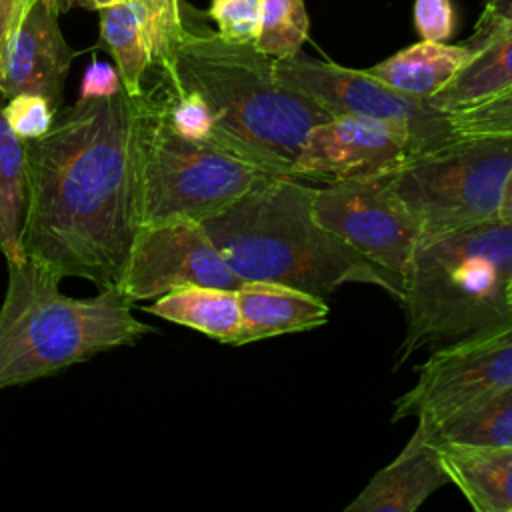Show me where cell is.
I'll return each instance as SVG.
<instances>
[{
    "label": "cell",
    "mask_w": 512,
    "mask_h": 512,
    "mask_svg": "<svg viewBox=\"0 0 512 512\" xmlns=\"http://www.w3.org/2000/svg\"><path fill=\"white\" fill-rule=\"evenodd\" d=\"M166 96L78 98L26 142V260L116 288L142 228L144 160Z\"/></svg>",
    "instance_id": "1"
},
{
    "label": "cell",
    "mask_w": 512,
    "mask_h": 512,
    "mask_svg": "<svg viewBox=\"0 0 512 512\" xmlns=\"http://www.w3.org/2000/svg\"><path fill=\"white\" fill-rule=\"evenodd\" d=\"M164 82L172 92H198L216 118L212 144L268 174L292 176L308 132L330 118L312 98L278 78L274 58L254 44L188 26L186 16L172 74Z\"/></svg>",
    "instance_id": "2"
},
{
    "label": "cell",
    "mask_w": 512,
    "mask_h": 512,
    "mask_svg": "<svg viewBox=\"0 0 512 512\" xmlns=\"http://www.w3.org/2000/svg\"><path fill=\"white\" fill-rule=\"evenodd\" d=\"M312 194L294 176L264 174L200 224L244 282L288 284L320 296L350 282L372 284L400 300L402 280L328 232L314 216Z\"/></svg>",
    "instance_id": "3"
},
{
    "label": "cell",
    "mask_w": 512,
    "mask_h": 512,
    "mask_svg": "<svg viewBox=\"0 0 512 512\" xmlns=\"http://www.w3.org/2000/svg\"><path fill=\"white\" fill-rule=\"evenodd\" d=\"M510 282L512 222L494 218L422 238L402 276L406 328L394 368L422 348L512 320Z\"/></svg>",
    "instance_id": "4"
},
{
    "label": "cell",
    "mask_w": 512,
    "mask_h": 512,
    "mask_svg": "<svg viewBox=\"0 0 512 512\" xmlns=\"http://www.w3.org/2000/svg\"><path fill=\"white\" fill-rule=\"evenodd\" d=\"M8 264L0 306V390L20 386L154 332L118 288L90 298L60 292L62 278L30 260Z\"/></svg>",
    "instance_id": "5"
},
{
    "label": "cell",
    "mask_w": 512,
    "mask_h": 512,
    "mask_svg": "<svg viewBox=\"0 0 512 512\" xmlns=\"http://www.w3.org/2000/svg\"><path fill=\"white\" fill-rule=\"evenodd\" d=\"M512 170V134H460L414 154L392 182L416 216L422 238L500 218L504 184Z\"/></svg>",
    "instance_id": "6"
},
{
    "label": "cell",
    "mask_w": 512,
    "mask_h": 512,
    "mask_svg": "<svg viewBox=\"0 0 512 512\" xmlns=\"http://www.w3.org/2000/svg\"><path fill=\"white\" fill-rule=\"evenodd\" d=\"M164 108L146 148L142 226L170 218L204 222L268 174L212 142L174 134L166 124Z\"/></svg>",
    "instance_id": "7"
},
{
    "label": "cell",
    "mask_w": 512,
    "mask_h": 512,
    "mask_svg": "<svg viewBox=\"0 0 512 512\" xmlns=\"http://www.w3.org/2000/svg\"><path fill=\"white\" fill-rule=\"evenodd\" d=\"M274 66L286 86L312 98L330 116L354 114L400 126L412 134L420 152L444 146L460 136L450 114L428 100L386 86L366 70L308 58L302 52L276 58Z\"/></svg>",
    "instance_id": "8"
},
{
    "label": "cell",
    "mask_w": 512,
    "mask_h": 512,
    "mask_svg": "<svg viewBox=\"0 0 512 512\" xmlns=\"http://www.w3.org/2000/svg\"><path fill=\"white\" fill-rule=\"evenodd\" d=\"M512 386V320L434 348L414 386L394 402L392 420L416 416L426 428Z\"/></svg>",
    "instance_id": "9"
},
{
    "label": "cell",
    "mask_w": 512,
    "mask_h": 512,
    "mask_svg": "<svg viewBox=\"0 0 512 512\" xmlns=\"http://www.w3.org/2000/svg\"><path fill=\"white\" fill-rule=\"evenodd\" d=\"M312 210L338 240L402 280L422 228L398 196L392 172L314 188Z\"/></svg>",
    "instance_id": "10"
},
{
    "label": "cell",
    "mask_w": 512,
    "mask_h": 512,
    "mask_svg": "<svg viewBox=\"0 0 512 512\" xmlns=\"http://www.w3.org/2000/svg\"><path fill=\"white\" fill-rule=\"evenodd\" d=\"M242 284L200 222L170 218L140 228L116 288L142 302L186 286L236 290Z\"/></svg>",
    "instance_id": "11"
},
{
    "label": "cell",
    "mask_w": 512,
    "mask_h": 512,
    "mask_svg": "<svg viewBox=\"0 0 512 512\" xmlns=\"http://www.w3.org/2000/svg\"><path fill=\"white\" fill-rule=\"evenodd\" d=\"M412 134L400 126L336 114L314 126L294 162L292 176L352 180L382 176L398 170L418 154Z\"/></svg>",
    "instance_id": "12"
},
{
    "label": "cell",
    "mask_w": 512,
    "mask_h": 512,
    "mask_svg": "<svg viewBox=\"0 0 512 512\" xmlns=\"http://www.w3.org/2000/svg\"><path fill=\"white\" fill-rule=\"evenodd\" d=\"M58 18L46 0H36L10 36L0 66L4 100L24 92L38 94L58 112L68 70L78 56L66 42Z\"/></svg>",
    "instance_id": "13"
},
{
    "label": "cell",
    "mask_w": 512,
    "mask_h": 512,
    "mask_svg": "<svg viewBox=\"0 0 512 512\" xmlns=\"http://www.w3.org/2000/svg\"><path fill=\"white\" fill-rule=\"evenodd\" d=\"M446 482L448 476L438 460L434 442L428 438L424 426L416 424L414 434L400 454L380 468L344 510L414 512Z\"/></svg>",
    "instance_id": "14"
},
{
    "label": "cell",
    "mask_w": 512,
    "mask_h": 512,
    "mask_svg": "<svg viewBox=\"0 0 512 512\" xmlns=\"http://www.w3.org/2000/svg\"><path fill=\"white\" fill-rule=\"evenodd\" d=\"M240 306V344L282 334L306 332L328 322L324 296L276 282H244L236 288Z\"/></svg>",
    "instance_id": "15"
},
{
    "label": "cell",
    "mask_w": 512,
    "mask_h": 512,
    "mask_svg": "<svg viewBox=\"0 0 512 512\" xmlns=\"http://www.w3.org/2000/svg\"><path fill=\"white\" fill-rule=\"evenodd\" d=\"M434 446L448 482L476 512H512V446Z\"/></svg>",
    "instance_id": "16"
},
{
    "label": "cell",
    "mask_w": 512,
    "mask_h": 512,
    "mask_svg": "<svg viewBox=\"0 0 512 512\" xmlns=\"http://www.w3.org/2000/svg\"><path fill=\"white\" fill-rule=\"evenodd\" d=\"M470 56L472 52L464 44L420 40L366 72L402 94L428 100L460 72Z\"/></svg>",
    "instance_id": "17"
},
{
    "label": "cell",
    "mask_w": 512,
    "mask_h": 512,
    "mask_svg": "<svg viewBox=\"0 0 512 512\" xmlns=\"http://www.w3.org/2000/svg\"><path fill=\"white\" fill-rule=\"evenodd\" d=\"M162 320L188 326L222 344L240 346V306L236 290L216 286H186L154 298L144 308Z\"/></svg>",
    "instance_id": "18"
},
{
    "label": "cell",
    "mask_w": 512,
    "mask_h": 512,
    "mask_svg": "<svg viewBox=\"0 0 512 512\" xmlns=\"http://www.w3.org/2000/svg\"><path fill=\"white\" fill-rule=\"evenodd\" d=\"M512 88V30L482 46L428 102L446 114L478 106Z\"/></svg>",
    "instance_id": "19"
},
{
    "label": "cell",
    "mask_w": 512,
    "mask_h": 512,
    "mask_svg": "<svg viewBox=\"0 0 512 512\" xmlns=\"http://www.w3.org/2000/svg\"><path fill=\"white\" fill-rule=\"evenodd\" d=\"M28 204L26 142L10 128L0 94V254L6 262H26L22 232Z\"/></svg>",
    "instance_id": "20"
},
{
    "label": "cell",
    "mask_w": 512,
    "mask_h": 512,
    "mask_svg": "<svg viewBox=\"0 0 512 512\" xmlns=\"http://www.w3.org/2000/svg\"><path fill=\"white\" fill-rule=\"evenodd\" d=\"M424 430L432 442L512 446V386L468 404L436 426H424Z\"/></svg>",
    "instance_id": "21"
},
{
    "label": "cell",
    "mask_w": 512,
    "mask_h": 512,
    "mask_svg": "<svg viewBox=\"0 0 512 512\" xmlns=\"http://www.w3.org/2000/svg\"><path fill=\"white\" fill-rule=\"evenodd\" d=\"M310 20L304 0H260V26L254 46L270 58H290L308 40Z\"/></svg>",
    "instance_id": "22"
},
{
    "label": "cell",
    "mask_w": 512,
    "mask_h": 512,
    "mask_svg": "<svg viewBox=\"0 0 512 512\" xmlns=\"http://www.w3.org/2000/svg\"><path fill=\"white\" fill-rule=\"evenodd\" d=\"M164 118L170 130L182 138L194 140V142H212L216 118L208 102L198 92L194 90L172 92L168 88Z\"/></svg>",
    "instance_id": "23"
},
{
    "label": "cell",
    "mask_w": 512,
    "mask_h": 512,
    "mask_svg": "<svg viewBox=\"0 0 512 512\" xmlns=\"http://www.w3.org/2000/svg\"><path fill=\"white\" fill-rule=\"evenodd\" d=\"M458 134H512V88L466 110L450 114Z\"/></svg>",
    "instance_id": "24"
},
{
    "label": "cell",
    "mask_w": 512,
    "mask_h": 512,
    "mask_svg": "<svg viewBox=\"0 0 512 512\" xmlns=\"http://www.w3.org/2000/svg\"><path fill=\"white\" fill-rule=\"evenodd\" d=\"M208 16L216 32L232 42L254 44L260 26V0H210Z\"/></svg>",
    "instance_id": "25"
},
{
    "label": "cell",
    "mask_w": 512,
    "mask_h": 512,
    "mask_svg": "<svg viewBox=\"0 0 512 512\" xmlns=\"http://www.w3.org/2000/svg\"><path fill=\"white\" fill-rule=\"evenodd\" d=\"M4 116L10 128L24 142H30L50 130L56 110L44 96L24 92L4 100Z\"/></svg>",
    "instance_id": "26"
},
{
    "label": "cell",
    "mask_w": 512,
    "mask_h": 512,
    "mask_svg": "<svg viewBox=\"0 0 512 512\" xmlns=\"http://www.w3.org/2000/svg\"><path fill=\"white\" fill-rule=\"evenodd\" d=\"M414 26L422 40L446 42L454 32V10L450 0H416Z\"/></svg>",
    "instance_id": "27"
},
{
    "label": "cell",
    "mask_w": 512,
    "mask_h": 512,
    "mask_svg": "<svg viewBox=\"0 0 512 512\" xmlns=\"http://www.w3.org/2000/svg\"><path fill=\"white\" fill-rule=\"evenodd\" d=\"M508 30H512V0H486L476 28L464 46L474 54Z\"/></svg>",
    "instance_id": "28"
},
{
    "label": "cell",
    "mask_w": 512,
    "mask_h": 512,
    "mask_svg": "<svg viewBox=\"0 0 512 512\" xmlns=\"http://www.w3.org/2000/svg\"><path fill=\"white\" fill-rule=\"evenodd\" d=\"M120 90L122 78L118 68L94 58L84 70L78 98H108L118 94Z\"/></svg>",
    "instance_id": "29"
},
{
    "label": "cell",
    "mask_w": 512,
    "mask_h": 512,
    "mask_svg": "<svg viewBox=\"0 0 512 512\" xmlns=\"http://www.w3.org/2000/svg\"><path fill=\"white\" fill-rule=\"evenodd\" d=\"M36 0H0V66L10 36L20 26Z\"/></svg>",
    "instance_id": "30"
},
{
    "label": "cell",
    "mask_w": 512,
    "mask_h": 512,
    "mask_svg": "<svg viewBox=\"0 0 512 512\" xmlns=\"http://www.w3.org/2000/svg\"><path fill=\"white\" fill-rule=\"evenodd\" d=\"M52 10L56 14H64L68 10H72L74 6H80V8H86V10H100L104 6H110V4H116L120 0H46Z\"/></svg>",
    "instance_id": "31"
},
{
    "label": "cell",
    "mask_w": 512,
    "mask_h": 512,
    "mask_svg": "<svg viewBox=\"0 0 512 512\" xmlns=\"http://www.w3.org/2000/svg\"><path fill=\"white\" fill-rule=\"evenodd\" d=\"M500 218L506 222H512V170L508 174V180L504 184L502 202H500Z\"/></svg>",
    "instance_id": "32"
},
{
    "label": "cell",
    "mask_w": 512,
    "mask_h": 512,
    "mask_svg": "<svg viewBox=\"0 0 512 512\" xmlns=\"http://www.w3.org/2000/svg\"><path fill=\"white\" fill-rule=\"evenodd\" d=\"M508 304L512 308V282H510V288H508Z\"/></svg>",
    "instance_id": "33"
}]
</instances>
